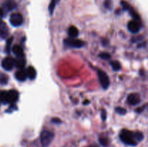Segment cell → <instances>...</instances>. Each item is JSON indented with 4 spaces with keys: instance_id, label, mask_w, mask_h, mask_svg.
<instances>
[{
    "instance_id": "cell-7",
    "label": "cell",
    "mask_w": 148,
    "mask_h": 147,
    "mask_svg": "<svg viewBox=\"0 0 148 147\" xmlns=\"http://www.w3.org/2000/svg\"><path fill=\"white\" fill-rule=\"evenodd\" d=\"M127 27L131 33H137L141 28V24L137 20H131V21L129 22Z\"/></svg>"
},
{
    "instance_id": "cell-15",
    "label": "cell",
    "mask_w": 148,
    "mask_h": 147,
    "mask_svg": "<svg viewBox=\"0 0 148 147\" xmlns=\"http://www.w3.org/2000/svg\"><path fill=\"white\" fill-rule=\"evenodd\" d=\"M12 52L15 56H17V57L18 56H24V53H23V50L22 48V47L19 45H14L12 47Z\"/></svg>"
},
{
    "instance_id": "cell-22",
    "label": "cell",
    "mask_w": 148,
    "mask_h": 147,
    "mask_svg": "<svg viewBox=\"0 0 148 147\" xmlns=\"http://www.w3.org/2000/svg\"><path fill=\"white\" fill-rule=\"evenodd\" d=\"M99 57L103 60H108L111 59V55L108 53H101L99 54Z\"/></svg>"
},
{
    "instance_id": "cell-2",
    "label": "cell",
    "mask_w": 148,
    "mask_h": 147,
    "mask_svg": "<svg viewBox=\"0 0 148 147\" xmlns=\"http://www.w3.org/2000/svg\"><path fill=\"white\" fill-rule=\"evenodd\" d=\"M54 137V133L49 131H43L40 133V143L43 147H47L51 143Z\"/></svg>"
},
{
    "instance_id": "cell-23",
    "label": "cell",
    "mask_w": 148,
    "mask_h": 147,
    "mask_svg": "<svg viewBox=\"0 0 148 147\" xmlns=\"http://www.w3.org/2000/svg\"><path fill=\"white\" fill-rule=\"evenodd\" d=\"M116 112H118L119 115H125L127 113V110H126L124 108H120V107H117L116 108Z\"/></svg>"
},
{
    "instance_id": "cell-19",
    "label": "cell",
    "mask_w": 148,
    "mask_h": 147,
    "mask_svg": "<svg viewBox=\"0 0 148 147\" xmlns=\"http://www.w3.org/2000/svg\"><path fill=\"white\" fill-rule=\"evenodd\" d=\"M59 1V0H51V2L50 3V4H49V13H50L51 14H53V10H54L55 7H56V4H57V2Z\"/></svg>"
},
{
    "instance_id": "cell-9",
    "label": "cell",
    "mask_w": 148,
    "mask_h": 147,
    "mask_svg": "<svg viewBox=\"0 0 148 147\" xmlns=\"http://www.w3.org/2000/svg\"><path fill=\"white\" fill-rule=\"evenodd\" d=\"M7 102L8 103H14L17 102L18 99V92L16 90H10L9 92H7Z\"/></svg>"
},
{
    "instance_id": "cell-10",
    "label": "cell",
    "mask_w": 148,
    "mask_h": 147,
    "mask_svg": "<svg viewBox=\"0 0 148 147\" xmlns=\"http://www.w3.org/2000/svg\"><path fill=\"white\" fill-rule=\"evenodd\" d=\"M127 100L131 105H137V104L140 103L141 99H140V97L138 94L132 93L128 96Z\"/></svg>"
},
{
    "instance_id": "cell-12",
    "label": "cell",
    "mask_w": 148,
    "mask_h": 147,
    "mask_svg": "<svg viewBox=\"0 0 148 147\" xmlns=\"http://www.w3.org/2000/svg\"><path fill=\"white\" fill-rule=\"evenodd\" d=\"M14 76L17 79V80L20 81V82H24L27 78V74H26V70L22 69L17 71L14 74Z\"/></svg>"
},
{
    "instance_id": "cell-29",
    "label": "cell",
    "mask_w": 148,
    "mask_h": 147,
    "mask_svg": "<svg viewBox=\"0 0 148 147\" xmlns=\"http://www.w3.org/2000/svg\"><path fill=\"white\" fill-rule=\"evenodd\" d=\"M0 103H1V101H0Z\"/></svg>"
},
{
    "instance_id": "cell-5",
    "label": "cell",
    "mask_w": 148,
    "mask_h": 147,
    "mask_svg": "<svg viewBox=\"0 0 148 147\" xmlns=\"http://www.w3.org/2000/svg\"><path fill=\"white\" fill-rule=\"evenodd\" d=\"M64 44L68 47L71 48H79L83 47L85 43L82 40H79V39H66L64 40Z\"/></svg>"
},
{
    "instance_id": "cell-27",
    "label": "cell",
    "mask_w": 148,
    "mask_h": 147,
    "mask_svg": "<svg viewBox=\"0 0 148 147\" xmlns=\"http://www.w3.org/2000/svg\"><path fill=\"white\" fill-rule=\"evenodd\" d=\"M3 15H4V10H3L2 8H1V7H0V18H1V17H2Z\"/></svg>"
},
{
    "instance_id": "cell-21",
    "label": "cell",
    "mask_w": 148,
    "mask_h": 147,
    "mask_svg": "<svg viewBox=\"0 0 148 147\" xmlns=\"http://www.w3.org/2000/svg\"><path fill=\"white\" fill-rule=\"evenodd\" d=\"M99 142L101 143V145L104 147L108 146V144H109V141H108V139L107 138H100Z\"/></svg>"
},
{
    "instance_id": "cell-3",
    "label": "cell",
    "mask_w": 148,
    "mask_h": 147,
    "mask_svg": "<svg viewBox=\"0 0 148 147\" xmlns=\"http://www.w3.org/2000/svg\"><path fill=\"white\" fill-rule=\"evenodd\" d=\"M98 76L101 86L104 89H108L110 85V79L107 74L102 70H98Z\"/></svg>"
},
{
    "instance_id": "cell-13",
    "label": "cell",
    "mask_w": 148,
    "mask_h": 147,
    "mask_svg": "<svg viewBox=\"0 0 148 147\" xmlns=\"http://www.w3.org/2000/svg\"><path fill=\"white\" fill-rule=\"evenodd\" d=\"M26 63L25 59L24 56H18L16 60H14V66L18 69H22L25 67Z\"/></svg>"
},
{
    "instance_id": "cell-28",
    "label": "cell",
    "mask_w": 148,
    "mask_h": 147,
    "mask_svg": "<svg viewBox=\"0 0 148 147\" xmlns=\"http://www.w3.org/2000/svg\"><path fill=\"white\" fill-rule=\"evenodd\" d=\"M88 147H99L98 146H97V145H95V144H94V145H91V146H89Z\"/></svg>"
},
{
    "instance_id": "cell-18",
    "label": "cell",
    "mask_w": 148,
    "mask_h": 147,
    "mask_svg": "<svg viewBox=\"0 0 148 147\" xmlns=\"http://www.w3.org/2000/svg\"><path fill=\"white\" fill-rule=\"evenodd\" d=\"M111 66H112L113 69H114V71H119L120 69H121V64H120V63L119 61H111Z\"/></svg>"
},
{
    "instance_id": "cell-1",
    "label": "cell",
    "mask_w": 148,
    "mask_h": 147,
    "mask_svg": "<svg viewBox=\"0 0 148 147\" xmlns=\"http://www.w3.org/2000/svg\"><path fill=\"white\" fill-rule=\"evenodd\" d=\"M120 139L124 144L129 146H137L138 142L143 139L141 132H132L128 130H123L120 133Z\"/></svg>"
},
{
    "instance_id": "cell-16",
    "label": "cell",
    "mask_w": 148,
    "mask_h": 147,
    "mask_svg": "<svg viewBox=\"0 0 148 147\" xmlns=\"http://www.w3.org/2000/svg\"><path fill=\"white\" fill-rule=\"evenodd\" d=\"M68 34H69V36L70 37L75 38V37H77L79 35V30L75 26H72L68 30Z\"/></svg>"
},
{
    "instance_id": "cell-25",
    "label": "cell",
    "mask_w": 148,
    "mask_h": 147,
    "mask_svg": "<svg viewBox=\"0 0 148 147\" xmlns=\"http://www.w3.org/2000/svg\"><path fill=\"white\" fill-rule=\"evenodd\" d=\"M106 118H107L106 110L104 109L102 110V111H101V118H102L103 120L105 121L106 120Z\"/></svg>"
},
{
    "instance_id": "cell-20",
    "label": "cell",
    "mask_w": 148,
    "mask_h": 147,
    "mask_svg": "<svg viewBox=\"0 0 148 147\" xmlns=\"http://www.w3.org/2000/svg\"><path fill=\"white\" fill-rule=\"evenodd\" d=\"M12 40H13V37H10V38L7 40V46H6V48H5L6 53H10V48H11V45H12Z\"/></svg>"
},
{
    "instance_id": "cell-26",
    "label": "cell",
    "mask_w": 148,
    "mask_h": 147,
    "mask_svg": "<svg viewBox=\"0 0 148 147\" xmlns=\"http://www.w3.org/2000/svg\"><path fill=\"white\" fill-rule=\"evenodd\" d=\"M51 121H52V122H53V123H56V124H59L62 122L61 120L59 119V118H53Z\"/></svg>"
},
{
    "instance_id": "cell-6",
    "label": "cell",
    "mask_w": 148,
    "mask_h": 147,
    "mask_svg": "<svg viewBox=\"0 0 148 147\" xmlns=\"http://www.w3.org/2000/svg\"><path fill=\"white\" fill-rule=\"evenodd\" d=\"M1 66L6 71H11L14 66V59L12 57H6L1 62Z\"/></svg>"
},
{
    "instance_id": "cell-14",
    "label": "cell",
    "mask_w": 148,
    "mask_h": 147,
    "mask_svg": "<svg viewBox=\"0 0 148 147\" xmlns=\"http://www.w3.org/2000/svg\"><path fill=\"white\" fill-rule=\"evenodd\" d=\"M26 74H27V77H28L29 79L33 80V79H36V70L33 67V66H29L27 69H26Z\"/></svg>"
},
{
    "instance_id": "cell-4",
    "label": "cell",
    "mask_w": 148,
    "mask_h": 147,
    "mask_svg": "<svg viewBox=\"0 0 148 147\" xmlns=\"http://www.w3.org/2000/svg\"><path fill=\"white\" fill-rule=\"evenodd\" d=\"M10 22L12 25L14 27H19L23 24V17L20 13H13L10 16Z\"/></svg>"
},
{
    "instance_id": "cell-11",
    "label": "cell",
    "mask_w": 148,
    "mask_h": 147,
    "mask_svg": "<svg viewBox=\"0 0 148 147\" xmlns=\"http://www.w3.org/2000/svg\"><path fill=\"white\" fill-rule=\"evenodd\" d=\"M16 6H17V4H16L15 1H13V0H6L3 4V7L7 12L12 11L14 9H15Z\"/></svg>"
},
{
    "instance_id": "cell-17",
    "label": "cell",
    "mask_w": 148,
    "mask_h": 147,
    "mask_svg": "<svg viewBox=\"0 0 148 147\" xmlns=\"http://www.w3.org/2000/svg\"><path fill=\"white\" fill-rule=\"evenodd\" d=\"M9 78L7 75L4 74L3 72L0 71V84L5 85L8 83Z\"/></svg>"
},
{
    "instance_id": "cell-24",
    "label": "cell",
    "mask_w": 148,
    "mask_h": 147,
    "mask_svg": "<svg viewBox=\"0 0 148 147\" xmlns=\"http://www.w3.org/2000/svg\"><path fill=\"white\" fill-rule=\"evenodd\" d=\"M105 7L107 9H111V7H112V1L111 0H106Z\"/></svg>"
},
{
    "instance_id": "cell-8",
    "label": "cell",
    "mask_w": 148,
    "mask_h": 147,
    "mask_svg": "<svg viewBox=\"0 0 148 147\" xmlns=\"http://www.w3.org/2000/svg\"><path fill=\"white\" fill-rule=\"evenodd\" d=\"M9 35V29L5 22L0 19V37L5 39Z\"/></svg>"
}]
</instances>
